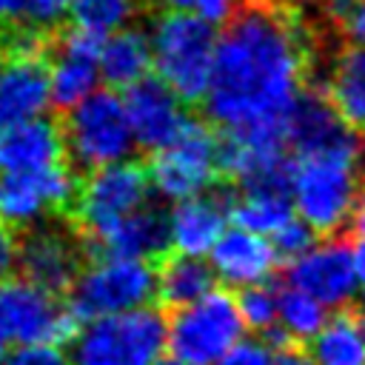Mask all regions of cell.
Instances as JSON below:
<instances>
[{
    "label": "cell",
    "instance_id": "6da1fadb",
    "mask_svg": "<svg viewBox=\"0 0 365 365\" xmlns=\"http://www.w3.org/2000/svg\"><path fill=\"white\" fill-rule=\"evenodd\" d=\"M305 66L308 46L288 11L242 6L220 34L205 114L222 131L285 137Z\"/></svg>",
    "mask_w": 365,
    "mask_h": 365
},
{
    "label": "cell",
    "instance_id": "7a4b0ae2",
    "mask_svg": "<svg viewBox=\"0 0 365 365\" xmlns=\"http://www.w3.org/2000/svg\"><path fill=\"white\" fill-rule=\"evenodd\" d=\"M359 140L294 154L291 160V200L297 214L317 231L334 234L351 222L359 200Z\"/></svg>",
    "mask_w": 365,
    "mask_h": 365
},
{
    "label": "cell",
    "instance_id": "3957f363",
    "mask_svg": "<svg viewBox=\"0 0 365 365\" xmlns=\"http://www.w3.org/2000/svg\"><path fill=\"white\" fill-rule=\"evenodd\" d=\"M168 348V319L151 308H134L86 319L71 342V365H157Z\"/></svg>",
    "mask_w": 365,
    "mask_h": 365
},
{
    "label": "cell",
    "instance_id": "277c9868",
    "mask_svg": "<svg viewBox=\"0 0 365 365\" xmlns=\"http://www.w3.org/2000/svg\"><path fill=\"white\" fill-rule=\"evenodd\" d=\"M154 71L185 103L205 100L220 34L197 11H165L151 26Z\"/></svg>",
    "mask_w": 365,
    "mask_h": 365
},
{
    "label": "cell",
    "instance_id": "5b68a950",
    "mask_svg": "<svg viewBox=\"0 0 365 365\" xmlns=\"http://www.w3.org/2000/svg\"><path fill=\"white\" fill-rule=\"evenodd\" d=\"M157 297V268L143 257L97 251L68 288V305L80 322L151 305Z\"/></svg>",
    "mask_w": 365,
    "mask_h": 365
},
{
    "label": "cell",
    "instance_id": "8992f818",
    "mask_svg": "<svg viewBox=\"0 0 365 365\" xmlns=\"http://www.w3.org/2000/svg\"><path fill=\"white\" fill-rule=\"evenodd\" d=\"M63 137L68 160L86 171L128 160L137 145L125 97H120L111 86L97 88L66 111Z\"/></svg>",
    "mask_w": 365,
    "mask_h": 365
},
{
    "label": "cell",
    "instance_id": "52a82bcc",
    "mask_svg": "<svg viewBox=\"0 0 365 365\" xmlns=\"http://www.w3.org/2000/svg\"><path fill=\"white\" fill-rule=\"evenodd\" d=\"M245 328L237 297L211 288L200 299L174 308L168 319V351L194 365H217L242 339Z\"/></svg>",
    "mask_w": 365,
    "mask_h": 365
},
{
    "label": "cell",
    "instance_id": "ba28073f",
    "mask_svg": "<svg viewBox=\"0 0 365 365\" xmlns=\"http://www.w3.org/2000/svg\"><path fill=\"white\" fill-rule=\"evenodd\" d=\"M151 174L134 160H120L88 171V180L77 191V222L94 245L114 225L137 214L151 202Z\"/></svg>",
    "mask_w": 365,
    "mask_h": 365
},
{
    "label": "cell",
    "instance_id": "9c48e42d",
    "mask_svg": "<svg viewBox=\"0 0 365 365\" xmlns=\"http://www.w3.org/2000/svg\"><path fill=\"white\" fill-rule=\"evenodd\" d=\"M151 154V185L168 202L208 191L222 171L220 137L200 120H188L174 140Z\"/></svg>",
    "mask_w": 365,
    "mask_h": 365
},
{
    "label": "cell",
    "instance_id": "30bf717a",
    "mask_svg": "<svg viewBox=\"0 0 365 365\" xmlns=\"http://www.w3.org/2000/svg\"><path fill=\"white\" fill-rule=\"evenodd\" d=\"M0 322L11 345H60L71 342L80 319L57 291L29 279L9 277L0 282Z\"/></svg>",
    "mask_w": 365,
    "mask_h": 365
},
{
    "label": "cell",
    "instance_id": "8fae6325",
    "mask_svg": "<svg viewBox=\"0 0 365 365\" xmlns=\"http://www.w3.org/2000/svg\"><path fill=\"white\" fill-rule=\"evenodd\" d=\"M74 194V177L63 160L43 168H0V220L11 228L40 225Z\"/></svg>",
    "mask_w": 365,
    "mask_h": 365
},
{
    "label": "cell",
    "instance_id": "7c38bea8",
    "mask_svg": "<svg viewBox=\"0 0 365 365\" xmlns=\"http://www.w3.org/2000/svg\"><path fill=\"white\" fill-rule=\"evenodd\" d=\"M288 282L314 294L328 308H345L356 297L354 245L345 240L314 242L308 251L288 259Z\"/></svg>",
    "mask_w": 365,
    "mask_h": 365
},
{
    "label": "cell",
    "instance_id": "4fadbf2b",
    "mask_svg": "<svg viewBox=\"0 0 365 365\" xmlns=\"http://www.w3.org/2000/svg\"><path fill=\"white\" fill-rule=\"evenodd\" d=\"M125 111L140 148L157 151L174 140L191 120L182 108V97L160 77H145L125 88Z\"/></svg>",
    "mask_w": 365,
    "mask_h": 365
},
{
    "label": "cell",
    "instance_id": "5bb4252c",
    "mask_svg": "<svg viewBox=\"0 0 365 365\" xmlns=\"http://www.w3.org/2000/svg\"><path fill=\"white\" fill-rule=\"evenodd\" d=\"M231 205L234 197L214 188L177 200L168 211V248L208 257L222 231L231 225Z\"/></svg>",
    "mask_w": 365,
    "mask_h": 365
},
{
    "label": "cell",
    "instance_id": "9a60e30c",
    "mask_svg": "<svg viewBox=\"0 0 365 365\" xmlns=\"http://www.w3.org/2000/svg\"><path fill=\"white\" fill-rule=\"evenodd\" d=\"M208 259L220 282L234 288H248L257 282H268L282 257L271 237L231 222L211 248Z\"/></svg>",
    "mask_w": 365,
    "mask_h": 365
},
{
    "label": "cell",
    "instance_id": "2e32d148",
    "mask_svg": "<svg viewBox=\"0 0 365 365\" xmlns=\"http://www.w3.org/2000/svg\"><path fill=\"white\" fill-rule=\"evenodd\" d=\"M100 37L80 31L71 26L68 34L54 48V57L48 63V77H51V97L54 106L68 111L88 94L100 88L103 71H100Z\"/></svg>",
    "mask_w": 365,
    "mask_h": 365
},
{
    "label": "cell",
    "instance_id": "e0dca14e",
    "mask_svg": "<svg viewBox=\"0 0 365 365\" xmlns=\"http://www.w3.org/2000/svg\"><path fill=\"white\" fill-rule=\"evenodd\" d=\"M51 103L54 97L46 57L11 51L0 63V128L43 117Z\"/></svg>",
    "mask_w": 365,
    "mask_h": 365
},
{
    "label": "cell",
    "instance_id": "ac0fdd59",
    "mask_svg": "<svg viewBox=\"0 0 365 365\" xmlns=\"http://www.w3.org/2000/svg\"><path fill=\"white\" fill-rule=\"evenodd\" d=\"M80 245L66 228L31 225L20 242V271L23 277L51 288L68 291L80 274Z\"/></svg>",
    "mask_w": 365,
    "mask_h": 365
},
{
    "label": "cell",
    "instance_id": "d6986e66",
    "mask_svg": "<svg viewBox=\"0 0 365 365\" xmlns=\"http://www.w3.org/2000/svg\"><path fill=\"white\" fill-rule=\"evenodd\" d=\"M66 154L63 128L46 117H31L3 128V165L0 168H43L60 163Z\"/></svg>",
    "mask_w": 365,
    "mask_h": 365
},
{
    "label": "cell",
    "instance_id": "ffe728a7",
    "mask_svg": "<svg viewBox=\"0 0 365 365\" xmlns=\"http://www.w3.org/2000/svg\"><path fill=\"white\" fill-rule=\"evenodd\" d=\"M151 68H154V48L148 31L125 26L100 43V71L106 86L125 91L128 86L145 80Z\"/></svg>",
    "mask_w": 365,
    "mask_h": 365
},
{
    "label": "cell",
    "instance_id": "44dd1931",
    "mask_svg": "<svg viewBox=\"0 0 365 365\" xmlns=\"http://www.w3.org/2000/svg\"><path fill=\"white\" fill-rule=\"evenodd\" d=\"M308 345L314 365H365V311L336 308Z\"/></svg>",
    "mask_w": 365,
    "mask_h": 365
},
{
    "label": "cell",
    "instance_id": "7402d4cb",
    "mask_svg": "<svg viewBox=\"0 0 365 365\" xmlns=\"http://www.w3.org/2000/svg\"><path fill=\"white\" fill-rule=\"evenodd\" d=\"M325 97L354 128H365V46H345L328 66Z\"/></svg>",
    "mask_w": 365,
    "mask_h": 365
},
{
    "label": "cell",
    "instance_id": "603a6c76",
    "mask_svg": "<svg viewBox=\"0 0 365 365\" xmlns=\"http://www.w3.org/2000/svg\"><path fill=\"white\" fill-rule=\"evenodd\" d=\"M97 251L108 254H128V257H143L151 259L168 248V214L154 208L151 202L114 225L106 237L94 242Z\"/></svg>",
    "mask_w": 365,
    "mask_h": 365
},
{
    "label": "cell",
    "instance_id": "cb8c5ba5",
    "mask_svg": "<svg viewBox=\"0 0 365 365\" xmlns=\"http://www.w3.org/2000/svg\"><path fill=\"white\" fill-rule=\"evenodd\" d=\"M297 217L291 185H251L240 188L231 205V222L274 237L288 220Z\"/></svg>",
    "mask_w": 365,
    "mask_h": 365
},
{
    "label": "cell",
    "instance_id": "d4e9b609",
    "mask_svg": "<svg viewBox=\"0 0 365 365\" xmlns=\"http://www.w3.org/2000/svg\"><path fill=\"white\" fill-rule=\"evenodd\" d=\"M214 282H217V271L208 257L174 251L157 268V297L171 308L200 299L214 288Z\"/></svg>",
    "mask_w": 365,
    "mask_h": 365
},
{
    "label": "cell",
    "instance_id": "484cf974",
    "mask_svg": "<svg viewBox=\"0 0 365 365\" xmlns=\"http://www.w3.org/2000/svg\"><path fill=\"white\" fill-rule=\"evenodd\" d=\"M328 305L319 302L314 294L297 288V285H285L279 288V322H277V334L279 339L288 342H311L319 328L328 322Z\"/></svg>",
    "mask_w": 365,
    "mask_h": 365
},
{
    "label": "cell",
    "instance_id": "4316f807",
    "mask_svg": "<svg viewBox=\"0 0 365 365\" xmlns=\"http://www.w3.org/2000/svg\"><path fill=\"white\" fill-rule=\"evenodd\" d=\"M140 0H74L71 3V23L80 31H88L100 40L125 29L137 14Z\"/></svg>",
    "mask_w": 365,
    "mask_h": 365
},
{
    "label": "cell",
    "instance_id": "83f0119b",
    "mask_svg": "<svg viewBox=\"0 0 365 365\" xmlns=\"http://www.w3.org/2000/svg\"><path fill=\"white\" fill-rule=\"evenodd\" d=\"M240 314L251 331L274 334L279 322V291L268 282H257L248 288H240Z\"/></svg>",
    "mask_w": 365,
    "mask_h": 365
},
{
    "label": "cell",
    "instance_id": "f1b7e54d",
    "mask_svg": "<svg viewBox=\"0 0 365 365\" xmlns=\"http://www.w3.org/2000/svg\"><path fill=\"white\" fill-rule=\"evenodd\" d=\"M314 228L297 214L294 220H288L271 240H274V245H277V251H279V257L282 259H294V257H299L302 251H308L311 245H314Z\"/></svg>",
    "mask_w": 365,
    "mask_h": 365
},
{
    "label": "cell",
    "instance_id": "f546056e",
    "mask_svg": "<svg viewBox=\"0 0 365 365\" xmlns=\"http://www.w3.org/2000/svg\"><path fill=\"white\" fill-rule=\"evenodd\" d=\"M217 365H279V354L262 339H240Z\"/></svg>",
    "mask_w": 365,
    "mask_h": 365
},
{
    "label": "cell",
    "instance_id": "4dcf8cb0",
    "mask_svg": "<svg viewBox=\"0 0 365 365\" xmlns=\"http://www.w3.org/2000/svg\"><path fill=\"white\" fill-rule=\"evenodd\" d=\"M0 365H71V359L57 345H17Z\"/></svg>",
    "mask_w": 365,
    "mask_h": 365
},
{
    "label": "cell",
    "instance_id": "1f68e13d",
    "mask_svg": "<svg viewBox=\"0 0 365 365\" xmlns=\"http://www.w3.org/2000/svg\"><path fill=\"white\" fill-rule=\"evenodd\" d=\"M71 3L74 0H29L26 23L37 29H51L71 11Z\"/></svg>",
    "mask_w": 365,
    "mask_h": 365
},
{
    "label": "cell",
    "instance_id": "d6a6232c",
    "mask_svg": "<svg viewBox=\"0 0 365 365\" xmlns=\"http://www.w3.org/2000/svg\"><path fill=\"white\" fill-rule=\"evenodd\" d=\"M191 11H197L211 26H228L242 11V0H194Z\"/></svg>",
    "mask_w": 365,
    "mask_h": 365
},
{
    "label": "cell",
    "instance_id": "836d02e7",
    "mask_svg": "<svg viewBox=\"0 0 365 365\" xmlns=\"http://www.w3.org/2000/svg\"><path fill=\"white\" fill-rule=\"evenodd\" d=\"M17 265H20V245L11 234V225L0 220V282L9 279Z\"/></svg>",
    "mask_w": 365,
    "mask_h": 365
},
{
    "label": "cell",
    "instance_id": "e575fe53",
    "mask_svg": "<svg viewBox=\"0 0 365 365\" xmlns=\"http://www.w3.org/2000/svg\"><path fill=\"white\" fill-rule=\"evenodd\" d=\"M342 29H345V34L351 37V43L365 46V0H356V3H354V9L348 11Z\"/></svg>",
    "mask_w": 365,
    "mask_h": 365
},
{
    "label": "cell",
    "instance_id": "d590c367",
    "mask_svg": "<svg viewBox=\"0 0 365 365\" xmlns=\"http://www.w3.org/2000/svg\"><path fill=\"white\" fill-rule=\"evenodd\" d=\"M354 3H356V0H319L322 11H325L334 23H345V17H348V11L354 9Z\"/></svg>",
    "mask_w": 365,
    "mask_h": 365
},
{
    "label": "cell",
    "instance_id": "8d00e7d4",
    "mask_svg": "<svg viewBox=\"0 0 365 365\" xmlns=\"http://www.w3.org/2000/svg\"><path fill=\"white\" fill-rule=\"evenodd\" d=\"M354 262H356V297L365 305V240L354 245Z\"/></svg>",
    "mask_w": 365,
    "mask_h": 365
},
{
    "label": "cell",
    "instance_id": "74e56055",
    "mask_svg": "<svg viewBox=\"0 0 365 365\" xmlns=\"http://www.w3.org/2000/svg\"><path fill=\"white\" fill-rule=\"evenodd\" d=\"M29 0H0V23H14L26 17Z\"/></svg>",
    "mask_w": 365,
    "mask_h": 365
},
{
    "label": "cell",
    "instance_id": "f35d334b",
    "mask_svg": "<svg viewBox=\"0 0 365 365\" xmlns=\"http://www.w3.org/2000/svg\"><path fill=\"white\" fill-rule=\"evenodd\" d=\"M351 228L356 231V237H359V240H365V185H362L359 200H356V205H354V214H351Z\"/></svg>",
    "mask_w": 365,
    "mask_h": 365
},
{
    "label": "cell",
    "instance_id": "ab89813d",
    "mask_svg": "<svg viewBox=\"0 0 365 365\" xmlns=\"http://www.w3.org/2000/svg\"><path fill=\"white\" fill-rule=\"evenodd\" d=\"M259 3H265V6H271V9H279V11H299V9H305L311 0H259Z\"/></svg>",
    "mask_w": 365,
    "mask_h": 365
},
{
    "label": "cell",
    "instance_id": "60d3db41",
    "mask_svg": "<svg viewBox=\"0 0 365 365\" xmlns=\"http://www.w3.org/2000/svg\"><path fill=\"white\" fill-rule=\"evenodd\" d=\"M279 365H314V359L302 356L297 351H285V354H279Z\"/></svg>",
    "mask_w": 365,
    "mask_h": 365
},
{
    "label": "cell",
    "instance_id": "b9f144b4",
    "mask_svg": "<svg viewBox=\"0 0 365 365\" xmlns=\"http://www.w3.org/2000/svg\"><path fill=\"white\" fill-rule=\"evenodd\" d=\"M154 3H160L165 11H188V9H194V0H154Z\"/></svg>",
    "mask_w": 365,
    "mask_h": 365
},
{
    "label": "cell",
    "instance_id": "7bdbcfd3",
    "mask_svg": "<svg viewBox=\"0 0 365 365\" xmlns=\"http://www.w3.org/2000/svg\"><path fill=\"white\" fill-rule=\"evenodd\" d=\"M9 345H11V339H9V334H6V328L0 322V362L9 356Z\"/></svg>",
    "mask_w": 365,
    "mask_h": 365
},
{
    "label": "cell",
    "instance_id": "ee69618b",
    "mask_svg": "<svg viewBox=\"0 0 365 365\" xmlns=\"http://www.w3.org/2000/svg\"><path fill=\"white\" fill-rule=\"evenodd\" d=\"M157 365H194V362H185V359H180V356H174V354H171V356H163Z\"/></svg>",
    "mask_w": 365,
    "mask_h": 365
},
{
    "label": "cell",
    "instance_id": "f6af8a7d",
    "mask_svg": "<svg viewBox=\"0 0 365 365\" xmlns=\"http://www.w3.org/2000/svg\"><path fill=\"white\" fill-rule=\"evenodd\" d=\"M0 165H3V128H0Z\"/></svg>",
    "mask_w": 365,
    "mask_h": 365
}]
</instances>
